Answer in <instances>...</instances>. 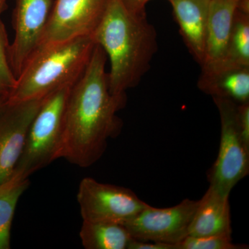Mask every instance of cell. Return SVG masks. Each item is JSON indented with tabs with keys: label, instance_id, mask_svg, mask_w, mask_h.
<instances>
[{
	"label": "cell",
	"instance_id": "6da1fadb",
	"mask_svg": "<svg viewBox=\"0 0 249 249\" xmlns=\"http://www.w3.org/2000/svg\"><path fill=\"white\" fill-rule=\"evenodd\" d=\"M107 60L102 47L95 45L86 70L70 89L57 160L88 168L102 157L108 139L120 133L123 123L116 113L127 97L109 91Z\"/></svg>",
	"mask_w": 249,
	"mask_h": 249
},
{
	"label": "cell",
	"instance_id": "7a4b0ae2",
	"mask_svg": "<svg viewBox=\"0 0 249 249\" xmlns=\"http://www.w3.org/2000/svg\"><path fill=\"white\" fill-rule=\"evenodd\" d=\"M91 36L110 62L108 83L112 94H123L137 86L158 49L157 32L146 15L129 12L120 0L109 1Z\"/></svg>",
	"mask_w": 249,
	"mask_h": 249
},
{
	"label": "cell",
	"instance_id": "3957f363",
	"mask_svg": "<svg viewBox=\"0 0 249 249\" xmlns=\"http://www.w3.org/2000/svg\"><path fill=\"white\" fill-rule=\"evenodd\" d=\"M96 44L91 36L40 46L18 77L9 103L42 99L72 87L89 63Z\"/></svg>",
	"mask_w": 249,
	"mask_h": 249
},
{
	"label": "cell",
	"instance_id": "277c9868",
	"mask_svg": "<svg viewBox=\"0 0 249 249\" xmlns=\"http://www.w3.org/2000/svg\"><path fill=\"white\" fill-rule=\"evenodd\" d=\"M71 88L57 90L45 98L31 124L14 172L29 178L33 173L57 160L65 107Z\"/></svg>",
	"mask_w": 249,
	"mask_h": 249
},
{
	"label": "cell",
	"instance_id": "5b68a950",
	"mask_svg": "<svg viewBox=\"0 0 249 249\" xmlns=\"http://www.w3.org/2000/svg\"><path fill=\"white\" fill-rule=\"evenodd\" d=\"M219 111L221 137L217 160L208 173L210 186L229 195L249 173V142L237 121V105L224 98H213Z\"/></svg>",
	"mask_w": 249,
	"mask_h": 249
},
{
	"label": "cell",
	"instance_id": "8992f818",
	"mask_svg": "<svg viewBox=\"0 0 249 249\" xmlns=\"http://www.w3.org/2000/svg\"><path fill=\"white\" fill-rule=\"evenodd\" d=\"M77 200L83 221L122 224L149 204L132 190L85 178L78 187Z\"/></svg>",
	"mask_w": 249,
	"mask_h": 249
},
{
	"label": "cell",
	"instance_id": "52a82bcc",
	"mask_svg": "<svg viewBox=\"0 0 249 249\" xmlns=\"http://www.w3.org/2000/svg\"><path fill=\"white\" fill-rule=\"evenodd\" d=\"M198 201L186 199L173 207L157 209L149 205L122 223L134 240L174 246L188 236V229Z\"/></svg>",
	"mask_w": 249,
	"mask_h": 249
},
{
	"label": "cell",
	"instance_id": "ba28073f",
	"mask_svg": "<svg viewBox=\"0 0 249 249\" xmlns=\"http://www.w3.org/2000/svg\"><path fill=\"white\" fill-rule=\"evenodd\" d=\"M53 2L54 0H16L12 14L15 37L10 44L9 56L17 78L40 45Z\"/></svg>",
	"mask_w": 249,
	"mask_h": 249
},
{
	"label": "cell",
	"instance_id": "9c48e42d",
	"mask_svg": "<svg viewBox=\"0 0 249 249\" xmlns=\"http://www.w3.org/2000/svg\"><path fill=\"white\" fill-rule=\"evenodd\" d=\"M109 1L54 0L40 46L91 36L101 22Z\"/></svg>",
	"mask_w": 249,
	"mask_h": 249
},
{
	"label": "cell",
	"instance_id": "30bf717a",
	"mask_svg": "<svg viewBox=\"0 0 249 249\" xmlns=\"http://www.w3.org/2000/svg\"><path fill=\"white\" fill-rule=\"evenodd\" d=\"M45 98L18 103L6 101L0 110V183L14 173L31 124Z\"/></svg>",
	"mask_w": 249,
	"mask_h": 249
},
{
	"label": "cell",
	"instance_id": "8fae6325",
	"mask_svg": "<svg viewBox=\"0 0 249 249\" xmlns=\"http://www.w3.org/2000/svg\"><path fill=\"white\" fill-rule=\"evenodd\" d=\"M229 195L210 186L197 206L188 229V236L231 237Z\"/></svg>",
	"mask_w": 249,
	"mask_h": 249
},
{
	"label": "cell",
	"instance_id": "7c38bea8",
	"mask_svg": "<svg viewBox=\"0 0 249 249\" xmlns=\"http://www.w3.org/2000/svg\"><path fill=\"white\" fill-rule=\"evenodd\" d=\"M245 3H249V0H211L201 68L214 66L222 61L236 11Z\"/></svg>",
	"mask_w": 249,
	"mask_h": 249
},
{
	"label": "cell",
	"instance_id": "4fadbf2b",
	"mask_svg": "<svg viewBox=\"0 0 249 249\" xmlns=\"http://www.w3.org/2000/svg\"><path fill=\"white\" fill-rule=\"evenodd\" d=\"M168 1L187 48L196 62L202 65L211 0Z\"/></svg>",
	"mask_w": 249,
	"mask_h": 249
},
{
	"label": "cell",
	"instance_id": "5bb4252c",
	"mask_svg": "<svg viewBox=\"0 0 249 249\" xmlns=\"http://www.w3.org/2000/svg\"><path fill=\"white\" fill-rule=\"evenodd\" d=\"M197 87L212 98L249 102V67L219 65L201 69Z\"/></svg>",
	"mask_w": 249,
	"mask_h": 249
},
{
	"label": "cell",
	"instance_id": "9a60e30c",
	"mask_svg": "<svg viewBox=\"0 0 249 249\" xmlns=\"http://www.w3.org/2000/svg\"><path fill=\"white\" fill-rule=\"evenodd\" d=\"M86 249H127L132 237L119 223L83 221L80 231Z\"/></svg>",
	"mask_w": 249,
	"mask_h": 249
},
{
	"label": "cell",
	"instance_id": "2e32d148",
	"mask_svg": "<svg viewBox=\"0 0 249 249\" xmlns=\"http://www.w3.org/2000/svg\"><path fill=\"white\" fill-rule=\"evenodd\" d=\"M29 186V178L17 172L0 183V249H10L15 211L19 198Z\"/></svg>",
	"mask_w": 249,
	"mask_h": 249
},
{
	"label": "cell",
	"instance_id": "e0dca14e",
	"mask_svg": "<svg viewBox=\"0 0 249 249\" xmlns=\"http://www.w3.org/2000/svg\"><path fill=\"white\" fill-rule=\"evenodd\" d=\"M219 65L249 67V11L240 7L236 11L225 55Z\"/></svg>",
	"mask_w": 249,
	"mask_h": 249
},
{
	"label": "cell",
	"instance_id": "ac0fdd59",
	"mask_svg": "<svg viewBox=\"0 0 249 249\" xmlns=\"http://www.w3.org/2000/svg\"><path fill=\"white\" fill-rule=\"evenodd\" d=\"M9 46L7 31L0 19V95L7 98L17 82L9 62Z\"/></svg>",
	"mask_w": 249,
	"mask_h": 249
},
{
	"label": "cell",
	"instance_id": "d6986e66",
	"mask_svg": "<svg viewBox=\"0 0 249 249\" xmlns=\"http://www.w3.org/2000/svg\"><path fill=\"white\" fill-rule=\"evenodd\" d=\"M247 245L232 243V237L223 236H187L175 245V249H246Z\"/></svg>",
	"mask_w": 249,
	"mask_h": 249
},
{
	"label": "cell",
	"instance_id": "ffe728a7",
	"mask_svg": "<svg viewBox=\"0 0 249 249\" xmlns=\"http://www.w3.org/2000/svg\"><path fill=\"white\" fill-rule=\"evenodd\" d=\"M127 249H175V246L161 242H147L132 239Z\"/></svg>",
	"mask_w": 249,
	"mask_h": 249
},
{
	"label": "cell",
	"instance_id": "44dd1931",
	"mask_svg": "<svg viewBox=\"0 0 249 249\" xmlns=\"http://www.w3.org/2000/svg\"><path fill=\"white\" fill-rule=\"evenodd\" d=\"M129 12L135 15H146L145 6L150 0H120Z\"/></svg>",
	"mask_w": 249,
	"mask_h": 249
},
{
	"label": "cell",
	"instance_id": "7402d4cb",
	"mask_svg": "<svg viewBox=\"0 0 249 249\" xmlns=\"http://www.w3.org/2000/svg\"><path fill=\"white\" fill-rule=\"evenodd\" d=\"M6 1L7 0H0V19H1V15L7 9L8 6Z\"/></svg>",
	"mask_w": 249,
	"mask_h": 249
},
{
	"label": "cell",
	"instance_id": "603a6c76",
	"mask_svg": "<svg viewBox=\"0 0 249 249\" xmlns=\"http://www.w3.org/2000/svg\"><path fill=\"white\" fill-rule=\"evenodd\" d=\"M6 100H7V97H6V96L0 95V110H1V108H2L3 106H4V103H6Z\"/></svg>",
	"mask_w": 249,
	"mask_h": 249
}]
</instances>
